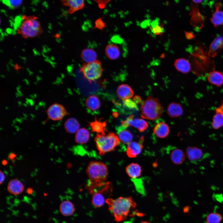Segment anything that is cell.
Wrapping results in <instances>:
<instances>
[{
    "label": "cell",
    "mask_w": 223,
    "mask_h": 223,
    "mask_svg": "<svg viewBox=\"0 0 223 223\" xmlns=\"http://www.w3.org/2000/svg\"><path fill=\"white\" fill-rule=\"evenodd\" d=\"M106 203L108 209L114 219L117 222L124 221L132 209L137 206V203L131 196L120 197L116 199L108 198Z\"/></svg>",
    "instance_id": "1"
},
{
    "label": "cell",
    "mask_w": 223,
    "mask_h": 223,
    "mask_svg": "<svg viewBox=\"0 0 223 223\" xmlns=\"http://www.w3.org/2000/svg\"><path fill=\"white\" fill-rule=\"evenodd\" d=\"M86 172L89 180L86 187L90 193L105 183L108 175L107 166L101 161L90 162L87 167Z\"/></svg>",
    "instance_id": "2"
},
{
    "label": "cell",
    "mask_w": 223,
    "mask_h": 223,
    "mask_svg": "<svg viewBox=\"0 0 223 223\" xmlns=\"http://www.w3.org/2000/svg\"><path fill=\"white\" fill-rule=\"evenodd\" d=\"M94 141L100 155L114 151L118 146L120 141L118 135L115 133L109 132L107 134H97Z\"/></svg>",
    "instance_id": "3"
},
{
    "label": "cell",
    "mask_w": 223,
    "mask_h": 223,
    "mask_svg": "<svg viewBox=\"0 0 223 223\" xmlns=\"http://www.w3.org/2000/svg\"><path fill=\"white\" fill-rule=\"evenodd\" d=\"M22 22L17 29V33L24 38H33L42 34L40 22L34 16L23 15Z\"/></svg>",
    "instance_id": "4"
},
{
    "label": "cell",
    "mask_w": 223,
    "mask_h": 223,
    "mask_svg": "<svg viewBox=\"0 0 223 223\" xmlns=\"http://www.w3.org/2000/svg\"><path fill=\"white\" fill-rule=\"evenodd\" d=\"M163 107L159 100L152 96H148L140 105L141 115L144 119L155 120L160 117Z\"/></svg>",
    "instance_id": "5"
},
{
    "label": "cell",
    "mask_w": 223,
    "mask_h": 223,
    "mask_svg": "<svg viewBox=\"0 0 223 223\" xmlns=\"http://www.w3.org/2000/svg\"><path fill=\"white\" fill-rule=\"evenodd\" d=\"M112 184L106 182L94 189L90 193L92 195V202L95 207L99 208L103 206L109 196L112 195Z\"/></svg>",
    "instance_id": "6"
},
{
    "label": "cell",
    "mask_w": 223,
    "mask_h": 223,
    "mask_svg": "<svg viewBox=\"0 0 223 223\" xmlns=\"http://www.w3.org/2000/svg\"><path fill=\"white\" fill-rule=\"evenodd\" d=\"M103 70L102 63L98 60L90 63H84L80 68V72L90 82L100 78Z\"/></svg>",
    "instance_id": "7"
},
{
    "label": "cell",
    "mask_w": 223,
    "mask_h": 223,
    "mask_svg": "<svg viewBox=\"0 0 223 223\" xmlns=\"http://www.w3.org/2000/svg\"><path fill=\"white\" fill-rule=\"evenodd\" d=\"M46 112L48 119L54 121L61 120L65 116L68 114L64 107L57 103L50 105Z\"/></svg>",
    "instance_id": "8"
},
{
    "label": "cell",
    "mask_w": 223,
    "mask_h": 223,
    "mask_svg": "<svg viewBox=\"0 0 223 223\" xmlns=\"http://www.w3.org/2000/svg\"><path fill=\"white\" fill-rule=\"evenodd\" d=\"M129 126H133L141 132L144 131L148 128V123L144 119L133 118V116L131 115L126 120L121 121V126L125 129Z\"/></svg>",
    "instance_id": "9"
},
{
    "label": "cell",
    "mask_w": 223,
    "mask_h": 223,
    "mask_svg": "<svg viewBox=\"0 0 223 223\" xmlns=\"http://www.w3.org/2000/svg\"><path fill=\"white\" fill-rule=\"evenodd\" d=\"M143 139V138H141L140 142L132 141L127 144L126 152L129 157H136L141 153L143 147L142 142Z\"/></svg>",
    "instance_id": "10"
},
{
    "label": "cell",
    "mask_w": 223,
    "mask_h": 223,
    "mask_svg": "<svg viewBox=\"0 0 223 223\" xmlns=\"http://www.w3.org/2000/svg\"><path fill=\"white\" fill-rule=\"evenodd\" d=\"M23 184L18 179H15L10 180L8 184L7 191L10 194L14 195H19L24 190Z\"/></svg>",
    "instance_id": "11"
},
{
    "label": "cell",
    "mask_w": 223,
    "mask_h": 223,
    "mask_svg": "<svg viewBox=\"0 0 223 223\" xmlns=\"http://www.w3.org/2000/svg\"><path fill=\"white\" fill-rule=\"evenodd\" d=\"M186 154L189 159L193 162L200 160L203 155V151L195 146L188 147L186 149Z\"/></svg>",
    "instance_id": "12"
},
{
    "label": "cell",
    "mask_w": 223,
    "mask_h": 223,
    "mask_svg": "<svg viewBox=\"0 0 223 223\" xmlns=\"http://www.w3.org/2000/svg\"><path fill=\"white\" fill-rule=\"evenodd\" d=\"M116 93L119 98L123 100L131 98L133 95L132 89L127 84L120 85L117 88Z\"/></svg>",
    "instance_id": "13"
},
{
    "label": "cell",
    "mask_w": 223,
    "mask_h": 223,
    "mask_svg": "<svg viewBox=\"0 0 223 223\" xmlns=\"http://www.w3.org/2000/svg\"><path fill=\"white\" fill-rule=\"evenodd\" d=\"M223 47V37L219 36L215 38L209 47L208 55L211 57L215 56Z\"/></svg>",
    "instance_id": "14"
},
{
    "label": "cell",
    "mask_w": 223,
    "mask_h": 223,
    "mask_svg": "<svg viewBox=\"0 0 223 223\" xmlns=\"http://www.w3.org/2000/svg\"><path fill=\"white\" fill-rule=\"evenodd\" d=\"M153 133L157 137L164 138L168 135L169 128L168 125L163 122H160L155 125L153 129Z\"/></svg>",
    "instance_id": "15"
},
{
    "label": "cell",
    "mask_w": 223,
    "mask_h": 223,
    "mask_svg": "<svg viewBox=\"0 0 223 223\" xmlns=\"http://www.w3.org/2000/svg\"><path fill=\"white\" fill-rule=\"evenodd\" d=\"M62 1L63 4L69 7L68 12L70 14L83 9L85 6L84 1L83 0H63Z\"/></svg>",
    "instance_id": "16"
},
{
    "label": "cell",
    "mask_w": 223,
    "mask_h": 223,
    "mask_svg": "<svg viewBox=\"0 0 223 223\" xmlns=\"http://www.w3.org/2000/svg\"><path fill=\"white\" fill-rule=\"evenodd\" d=\"M207 80L212 85L221 86L223 84V74L218 71L211 72L208 75Z\"/></svg>",
    "instance_id": "17"
},
{
    "label": "cell",
    "mask_w": 223,
    "mask_h": 223,
    "mask_svg": "<svg viewBox=\"0 0 223 223\" xmlns=\"http://www.w3.org/2000/svg\"><path fill=\"white\" fill-rule=\"evenodd\" d=\"M105 53L107 57L111 60L117 59L120 55L119 47L113 44H108L106 46L105 49Z\"/></svg>",
    "instance_id": "18"
},
{
    "label": "cell",
    "mask_w": 223,
    "mask_h": 223,
    "mask_svg": "<svg viewBox=\"0 0 223 223\" xmlns=\"http://www.w3.org/2000/svg\"><path fill=\"white\" fill-rule=\"evenodd\" d=\"M167 112L170 117L176 118L180 116L182 114L183 110L179 103H172L168 105Z\"/></svg>",
    "instance_id": "19"
},
{
    "label": "cell",
    "mask_w": 223,
    "mask_h": 223,
    "mask_svg": "<svg viewBox=\"0 0 223 223\" xmlns=\"http://www.w3.org/2000/svg\"><path fill=\"white\" fill-rule=\"evenodd\" d=\"M125 170L127 174L132 179H136L139 177L141 174L142 168L138 164L132 163L126 167Z\"/></svg>",
    "instance_id": "20"
},
{
    "label": "cell",
    "mask_w": 223,
    "mask_h": 223,
    "mask_svg": "<svg viewBox=\"0 0 223 223\" xmlns=\"http://www.w3.org/2000/svg\"><path fill=\"white\" fill-rule=\"evenodd\" d=\"M176 69L179 72L187 73L191 70V65L189 62L184 58H180L175 60L174 63Z\"/></svg>",
    "instance_id": "21"
},
{
    "label": "cell",
    "mask_w": 223,
    "mask_h": 223,
    "mask_svg": "<svg viewBox=\"0 0 223 223\" xmlns=\"http://www.w3.org/2000/svg\"><path fill=\"white\" fill-rule=\"evenodd\" d=\"M92 131L96 132L97 134H103L105 133L107 131L106 127L107 126V121H102L100 119L98 120L95 117V120L89 122Z\"/></svg>",
    "instance_id": "22"
},
{
    "label": "cell",
    "mask_w": 223,
    "mask_h": 223,
    "mask_svg": "<svg viewBox=\"0 0 223 223\" xmlns=\"http://www.w3.org/2000/svg\"><path fill=\"white\" fill-rule=\"evenodd\" d=\"M59 211L61 214L66 216L72 215L75 211L73 204L69 200H64L61 203Z\"/></svg>",
    "instance_id": "23"
},
{
    "label": "cell",
    "mask_w": 223,
    "mask_h": 223,
    "mask_svg": "<svg viewBox=\"0 0 223 223\" xmlns=\"http://www.w3.org/2000/svg\"><path fill=\"white\" fill-rule=\"evenodd\" d=\"M117 130V135L120 141L124 144H127L132 142L133 136L129 131L121 126L118 127Z\"/></svg>",
    "instance_id": "24"
},
{
    "label": "cell",
    "mask_w": 223,
    "mask_h": 223,
    "mask_svg": "<svg viewBox=\"0 0 223 223\" xmlns=\"http://www.w3.org/2000/svg\"><path fill=\"white\" fill-rule=\"evenodd\" d=\"M80 126L78 121L74 118L68 119L64 123L65 130L67 132L70 133H76L79 130Z\"/></svg>",
    "instance_id": "25"
},
{
    "label": "cell",
    "mask_w": 223,
    "mask_h": 223,
    "mask_svg": "<svg viewBox=\"0 0 223 223\" xmlns=\"http://www.w3.org/2000/svg\"><path fill=\"white\" fill-rule=\"evenodd\" d=\"M81 57L82 59L86 63L93 62L97 60V54L93 49L86 48L82 50Z\"/></svg>",
    "instance_id": "26"
},
{
    "label": "cell",
    "mask_w": 223,
    "mask_h": 223,
    "mask_svg": "<svg viewBox=\"0 0 223 223\" xmlns=\"http://www.w3.org/2000/svg\"><path fill=\"white\" fill-rule=\"evenodd\" d=\"M90 137L89 131L85 128H82L79 129L76 133L75 139L77 143L83 144L88 142Z\"/></svg>",
    "instance_id": "27"
},
{
    "label": "cell",
    "mask_w": 223,
    "mask_h": 223,
    "mask_svg": "<svg viewBox=\"0 0 223 223\" xmlns=\"http://www.w3.org/2000/svg\"><path fill=\"white\" fill-rule=\"evenodd\" d=\"M212 128L218 129L223 126V111L216 107L211 124Z\"/></svg>",
    "instance_id": "28"
},
{
    "label": "cell",
    "mask_w": 223,
    "mask_h": 223,
    "mask_svg": "<svg viewBox=\"0 0 223 223\" xmlns=\"http://www.w3.org/2000/svg\"><path fill=\"white\" fill-rule=\"evenodd\" d=\"M87 107L92 111L98 109L101 106V103L99 98L96 96L92 95L88 97L85 101Z\"/></svg>",
    "instance_id": "29"
},
{
    "label": "cell",
    "mask_w": 223,
    "mask_h": 223,
    "mask_svg": "<svg viewBox=\"0 0 223 223\" xmlns=\"http://www.w3.org/2000/svg\"><path fill=\"white\" fill-rule=\"evenodd\" d=\"M170 157L172 162L177 164L182 163L185 159V155L183 152L178 148L173 149L171 151Z\"/></svg>",
    "instance_id": "30"
},
{
    "label": "cell",
    "mask_w": 223,
    "mask_h": 223,
    "mask_svg": "<svg viewBox=\"0 0 223 223\" xmlns=\"http://www.w3.org/2000/svg\"><path fill=\"white\" fill-rule=\"evenodd\" d=\"M211 21L215 27L223 24V11L219 10L218 7L213 13Z\"/></svg>",
    "instance_id": "31"
},
{
    "label": "cell",
    "mask_w": 223,
    "mask_h": 223,
    "mask_svg": "<svg viewBox=\"0 0 223 223\" xmlns=\"http://www.w3.org/2000/svg\"><path fill=\"white\" fill-rule=\"evenodd\" d=\"M222 219V216L217 213H211L207 217V223H220Z\"/></svg>",
    "instance_id": "32"
},
{
    "label": "cell",
    "mask_w": 223,
    "mask_h": 223,
    "mask_svg": "<svg viewBox=\"0 0 223 223\" xmlns=\"http://www.w3.org/2000/svg\"><path fill=\"white\" fill-rule=\"evenodd\" d=\"M2 2L9 7L12 9L17 8L22 4V0H4Z\"/></svg>",
    "instance_id": "33"
},
{
    "label": "cell",
    "mask_w": 223,
    "mask_h": 223,
    "mask_svg": "<svg viewBox=\"0 0 223 223\" xmlns=\"http://www.w3.org/2000/svg\"><path fill=\"white\" fill-rule=\"evenodd\" d=\"M152 25V31L154 34L156 35H160L163 33L164 28L162 24H159L156 22H155Z\"/></svg>",
    "instance_id": "34"
},
{
    "label": "cell",
    "mask_w": 223,
    "mask_h": 223,
    "mask_svg": "<svg viewBox=\"0 0 223 223\" xmlns=\"http://www.w3.org/2000/svg\"><path fill=\"white\" fill-rule=\"evenodd\" d=\"M95 25L93 29L97 28L102 30L103 29L106 25V23L102 20V18L97 19L95 22Z\"/></svg>",
    "instance_id": "35"
},
{
    "label": "cell",
    "mask_w": 223,
    "mask_h": 223,
    "mask_svg": "<svg viewBox=\"0 0 223 223\" xmlns=\"http://www.w3.org/2000/svg\"><path fill=\"white\" fill-rule=\"evenodd\" d=\"M95 1L98 3L99 7L101 9H103L105 7L110 1L99 0Z\"/></svg>",
    "instance_id": "36"
},
{
    "label": "cell",
    "mask_w": 223,
    "mask_h": 223,
    "mask_svg": "<svg viewBox=\"0 0 223 223\" xmlns=\"http://www.w3.org/2000/svg\"><path fill=\"white\" fill-rule=\"evenodd\" d=\"M0 184H1L3 183L5 180V176L4 173L1 170L0 171Z\"/></svg>",
    "instance_id": "37"
},
{
    "label": "cell",
    "mask_w": 223,
    "mask_h": 223,
    "mask_svg": "<svg viewBox=\"0 0 223 223\" xmlns=\"http://www.w3.org/2000/svg\"><path fill=\"white\" fill-rule=\"evenodd\" d=\"M26 191L28 194L31 195L33 193V190L32 188L29 187L26 189Z\"/></svg>",
    "instance_id": "38"
},
{
    "label": "cell",
    "mask_w": 223,
    "mask_h": 223,
    "mask_svg": "<svg viewBox=\"0 0 223 223\" xmlns=\"http://www.w3.org/2000/svg\"><path fill=\"white\" fill-rule=\"evenodd\" d=\"M16 156V155L14 153H11L10 154V155L9 156V158L10 159H14Z\"/></svg>",
    "instance_id": "39"
},
{
    "label": "cell",
    "mask_w": 223,
    "mask_h": 223,
    "mask_svg": "<svg viewBox=\"0 0 223 223\" xmlns=\"http://www.w3.org/2000/svg\"><path fill=\"white\" fill-rule=\"evenodd\" d=\"M7 160H4L2 162V164L3 165H6L7 164Z\"/></svg>",
    "instance_id": "40"
},
{
    "label": "cell",
    "mask_w": 223,
    "mask_h": 223,
    "mask_svg": "<svg viewBox=\"0 0 223 223\" xmlns=\"http://www.w3.org/2000/svg\"><path fill=\"white\" fill-rule=\"evenodd\" d=\"M138 223H152L149 221H142Z\"/></svg>",
    "instance_id": "41"
}]
</instances>
